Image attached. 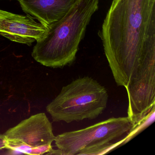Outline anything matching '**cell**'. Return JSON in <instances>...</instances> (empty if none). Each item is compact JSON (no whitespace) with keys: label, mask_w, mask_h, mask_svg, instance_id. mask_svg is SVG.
<instances>
[{"label":"cell","mask_w":155,"mask_h":155,"mask_svg":"<svg viewBox=\"0 0 155 155\" xmlns=\"http://www.w3.org/2000/svg\"><path fill=\"white\" fill-rule=\"evenodd\" d=\"M18 1H20V0H18Z\"/></svg>","instance_id":"cell-11"},{"label":"cell","mask_w":155,"mask_h":155,"mask_svg":"<svg viewBox=\"0 0 155 155\" xmlns=\"http://www.w3.org/2000/svg\"><path fill=\"white\" fill-rule=\"evenodd\" d=\"M77 0H20L22 10L48 27L67 14Z\"/></svg>","instance_id":"cell-7"},{"label":"cell","mask_w":155,"mask_h":155,"mask_svg":"<svg viewBox=\"0 0 155 155\" xmlns=\"http://www.w3.org/2000/svg\"><path fill=\"white\" fill-rule=\"evenodd\" d=\"M133 126L128 117H111L82 129L65 132L55 137L58 149L52 148L47 154L77 155L86 147L119 140Z\"/></svg>","instance_id":"cell-4"},{"label":"cell","mask_w":155,"mask_h":155,"mask_svg":"<svg viewBox=\"0 0 155 155\" xmlns=\"http://www.w3.org/2000/svg\"><path fill=\"white\" fill-rule=\"evenodd\" d=\"M8 142L4 134H0V150L7 149Z\"/></svg>","instance_id":"cell-10"},{"label":"cell","mask_w":155,"mask_h":155,"mask_svg":"<svg viewBox=\"0 0 155 155\" xmlns=\"http://www.w3.org/2000/svg\"><path fill=\"white\" fill-rule=\"evenodd\" d=\"M108 97L107 89L97 81L83 77L64 86L46 109L54 122L95 119L106 109Z\"/></svg>","instance_id":"cell-3"},{"label":"cell","mask_w":155,"mask_h":155,"mask_svg":"<svg viewBox=\"0 0 155 155\" xmlns=\"http://www.w3.org/2000/svg\"><path fill=\"white\" fill-rule=\"evenodd\" d=\"M4 135L7 149L21 153L29 148L51 144L55 140L52 124L45 113H39L8 130Z\"/></svg>","instance_id":"cell-5"},{"label":"cell","mask_w":155,"mask_h":155,"mask_svg":"<svg viewBox=\"0 0 155 155\" xmlns=\"http://www.w3.org/2000/svg\"><path fill=\"white\" fill-rule=\"evenodd\" d=\"M155 120V107H154L143 119L133 126L130 130L126 134L125 137L121 139V146L130 141L131 140L148 127L154 122Z\"/></svg>","instance_id":"cell-8"},{"label":"cell","mask_w":155,"mask_h":155,"mask_svg":"<svg viewBox=\"0 0 155 155\" xmlns=\"http://www.w3.org/2000/svg\"><path fill=\"white\" fill-rule=\"evenodd\" d=\"M48 27L29 15H19L0 9V35L11 41L31 46L46 34Z\"/></svg>","instance_id":"cell-6"},{"label":"cell","mask_w":155,"mask_h":155,"mask_svg":"<svg viewBox=\"0 0 155 155\" xmlns=\"http://www.w3.org/2000/svg\"><path fill=\"white\" fill-rule=\"evenodd\" d=\"M98 34L115 82L126 87L139 62L155 57V0H113Z\"/></svg>","instance_id":"cell-1"},{"label":"cell","mask_w":155,"mask_h":155,"mask_svg":"<svg viewBox=\"0 0 155 155\" xmlns=\"http://www.w3.org/2000/svg\"><path fill=\"white\" fill-rule=\"evenodd\" d=\"M99 1L77 0L63 18L48 26L33 48L31 55L35 60L53 68L71 65Z\"/></svg>","instance_id":"cell-2"},{"label":"cell","mask_w":155,"mask_h":155,"mask_svg":"<svg viewBox=\"0 0 155 155\" xmlns=\"http://www.w3.org/2000/svg\"><path fill=\"white\" fill-rule=\"evenodd\" d=\"M121 140L117 142H104L86 147L81 150L77 155H99L107 154L121 146Z\"/></svg>","instance_id":"cell-9"}]
</instances>
